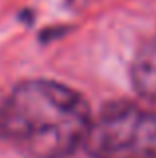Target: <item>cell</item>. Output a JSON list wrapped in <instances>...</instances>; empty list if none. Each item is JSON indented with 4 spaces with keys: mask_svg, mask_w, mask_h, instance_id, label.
<instances>
[{
    "mask_svg": "<svg viewBox=\"0 0 156 158\" xmlns=\"http://www.w3.org/2000/svg\"><path fill=\"white\" fill-rule=\"evenodd\" d=\"M130 74L136 92L156 102V40L144 44L136 52Z\"/></svg>",
    "mask_w": 156,
    "mask_h": 158,
    "instance_id": "cell-3",
    "label": "cell"
},
{
    "mask_svg": "<svg viewBox=\"0 0 156 158\" xmlns=\"http://www.w3.org/2000/svg\"><path fill=\"white\" fill-rule=\"evenodd\" d=\"M84 148L92 158H156V112L114 102L92 118Z\"/></svg>",
    "mask_w": 156,
    "mask_h": 158,
    "instance_id": "cell-2",
    "label": "cell"
},
{
    "mask_svg": "<svg viewBox=\"0 0 156 158\" xmlns=\"http://www.w3.org/2000/svg\"><path fill=\"white\" fill-rule=\"evenodd\" d=\"M92 114L80 92L54 80H26L0 106V134L32 158H66L84 146Z\"/></svg>",
    "mask_w": 156,
    "mask_h": 158,
    "instance_id": "cell-1",
    "label": "cell"
}]
</instances>
